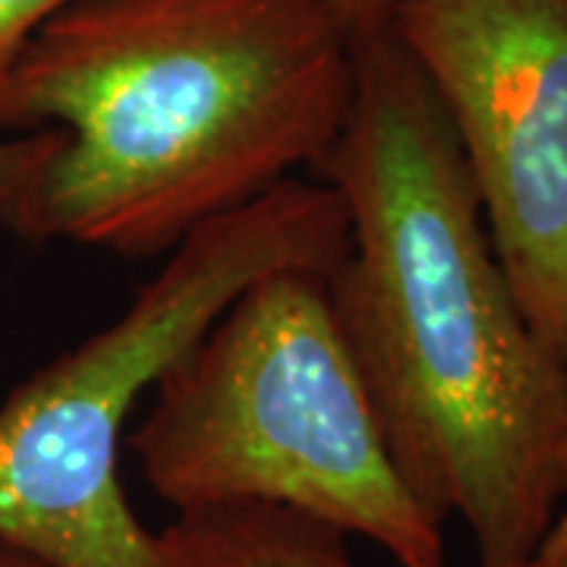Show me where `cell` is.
Instances as JSON below:
<instances>
[{"instance_id":"cell-1","label":"cell","mask_w":567,"mask_h":567,"mask_svg":"<svg viewBox=\"0 0 567 567\" xmlns=\"http://www.w3.org/2000/svg\"><path fill=\"white\" fill-rule=\"evenodd\" d=\"M347 205L331 312L388 454L480 567L536 558L567 502V369L488 237L445 107L388 25L360 39L344 126L316 164Z\"/></svg>"},{"instance_id":"cell-2","label":"cell","mask_w":567,"mask_h":567,"mask_svg":"<svg viewBox=\"0 0 567 567\" xmlns=\"http://www.w3.org/2000/svg\"><path fill=\"white\" fill-rule=\"evenodd\" d=\"M357 44L322 0H70L13 66L3 130H61L17 234L171 256L344 126Z\"/></svg>"},{"instance_id":"cell-3","label":"cell","mask_w":567,"mask_h":567,"mask_svg":"<svg viewBox=\"0 0 567 567\" xmlns=\"http://www.w3.org/2000/svg\"><path fill=\"white\" fill-rule=\"evenodd\" d=\"M350 246L328 183L287 177L196 227L133 303L0 404V543L44 567H221L215 511L148 529L121 486L133 406L246 287L281 268L331 271Z\"/></svg>"},{"instance_id":"cell-4","label":"cell","mask_w":567,"mask_h":567,"mask_svg":"<svg viewBox=\"0 0 567 567\" xmlns=\"http://www.w3.org/2000/svg\"><path fill=\"white\" fill-rule=\"evenodd\" d=\"M152 391L130 447L181 514L290 507L360 533L401 567L445 565L442 524L388 454L324 271L281 268L249 284Z\"/></svg>"},{"instance_id":"cell-5","label":"cell","mask_w":567,"mask_h":567,"mask_svg":"<svg viewBox=\"0 0 567 567\" xmlns=\"http://www.w3.org/2000/svg\"><path fill=\"white\" fill-rule=\"evenodd\" d=\"M391 32L457 133L517 303L567 369V0H401Z\"/></svg>"},{"instance_id":"cell-6","label":"cell","mask_w":567,"mask_h":567,"mask_svg":"<svg viewBox=\"0 0 567 567\" xmlns=\"http://www.w3.org/2000/svg\"><path fill=\"white\" fill-rule=\"evenodd\" d=\"M212 511L221 527V567H357L347 555V533L300 511L278 505Z\"/></svg>"},{"instance_id":"cell-7","label":"cell","mask_w":567,"mask_h":567,"mask_svg":"<svg viewBox=\"0 0 567 567\" xmlns=\"http://www.w3.org/2000/svg\"><path fill=\"white\" fill-rule=\"evenodd\" d=\"M58 142L61 130H32L17 140L0 142V221L10 230H17L35 174L51 158Z\"/></svg>"},{"instance_id":"cell-8","label":"cell","mask_w":567,"mask_h":567,"mask_svg":"<svg viewBox=\"0 0 567 567\" xmlns=\"http://www.w3.org/2000/svg\"><path fill=\"white\" fill-rule=\"evenodd\" d=\"M70 0H0V111L10 89L13 66L20 61L29 39L39 32L44 20H51Z\"/></svg>"},{"instance_id":"cell-9","label":"cell","mask_w":567,"mask_h":567,"mask_svg":"<svg viewBox=\"0 0 567 567\" xmlns=\"http://www.w3.org/2000/svg\"><path fill=\"white\" fill-rule=\"evenodd\" d=\"M322 3L350 25L357 39H369L391 25V17L401 0H322Z\"/></svg>"},{"instance_id":"cell-10","label":"cell","mask_w":567,"mask_h":567,"mask_svg":"<svg viewBox=\"0 0 567 567\" xmlns=\"http://www.w3.org/2000/svg\"><path fill=\"white\" fill-rule=\"evenodd\" d=\"M533 567H567V502L558 514V520L548 529L546 543L536 551Z\"/></svg>"},{"instance_id":"cell-11","label":"cell","mask_w":567,"mask_h":567,"mask_svg":"<svg viewBox=\"0 0 567 567\" xmlns=\"http://www.w3.org/2000/svg\"><path fill=\"white\" fill-rule=\"evenodd\" d=\"M0 567H44V565H39L35 558H29V555H22V551H17V548H10L0 543Z\"/></svg>"}]
</instances>
